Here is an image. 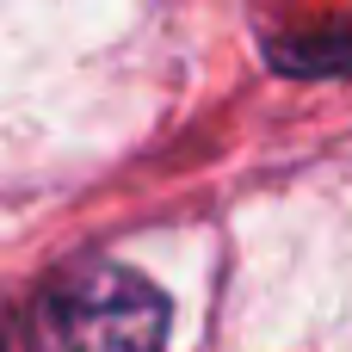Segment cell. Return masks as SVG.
Wrapping results in <instances>:
<instances>
[{"label": "cell", "instance_id": "obj_1", "mask_svg": "<svg viewBox=\"0 0 352 352\" xmlns=\"http://www.w3.org/2000/svg\"><path fill=\"white\" fill-rule=\"evenodd\" d=\"M167 322V297L118 260H80L50 285L56 352H161Z\"/></svg>", "mask_w": 352, "mask_h": 352}]
</instances>
